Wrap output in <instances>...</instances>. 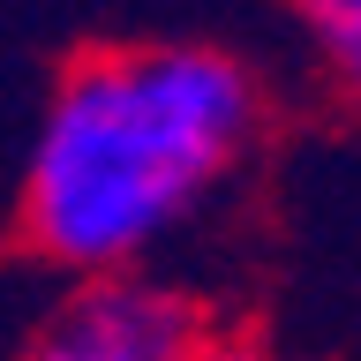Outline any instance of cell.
<instances>
[{"instance_id": "obj_1", "label": "cell", "mask_w": 361, "mask_h": 361, "mask_svg": "<svg viewBox=\"0 0 361 361\" xmlns=\"http://www.w3.org/2000/svg\"><path fill=\"white\" fill-rule=\"evenodd\" d=\"M271 135V75L203 30L75 45L30 121L16 241L75 279L158 271V256L248 173Z\"/></svg>"}, {"instance_id": "obj_3", "label": "cell", "mask_w": 361, "mask_h": 361, "mask_svg": "<svg viewBox=\"0 0 361 361\" xmlns=\"http://www.w3.org/2000/svg\"><path fill=\"white\" fill-rule=\"evenodd\" d=\"M293 23L309 38V75L324 83V98L361 121V0H309Z\"/></svg>"}, {"instance_id": "obj_2", "label": "cell", "mask_w": 361, "mask_h": 361, "mask_svg": "<svg viewBox=\"0 0 361 361\" xmlns=\"http://www.w3.org/2000/svg\"><path fill=\"white\" fill-rule=\"evenodd\" d=\"M203 331H211L203 301L166 271L75 279L23 331L16 361H188Z\"/></svg>"}, {"instance_id": "obj_4", "label": "cell", "mask_w": 361, "mask_h": 361, "mask_svg": "<svg viewBox=\"0 0 361 361\" xmlns=\"http://www.w3.org/2000/svg\"><path fill=\"white\" fill-rule=\"evenodd\" d=\"M188 361H271V354L248 331H203L196 346H188Z\"/></svg>"}]
</instances>
